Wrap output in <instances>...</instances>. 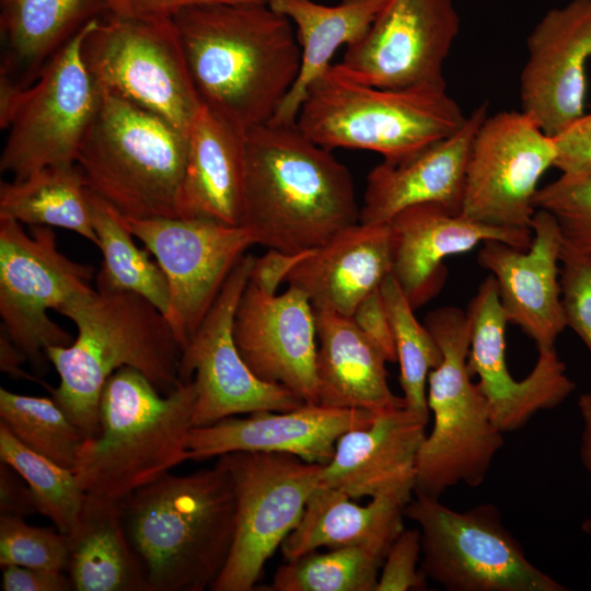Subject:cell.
Returning a JSON list of instances; mask_svg holds the SVG:
<instances>
[{"label":"cell","mask_w":591,"mask_h":591,"mask_svg":"<svg viewBox=\"0 0 591 591\" xmlns=\"http://www.w3.org/2000/svg\"><path fill=\"white\" fill-rule=\"evenodd\" d=\"M173 22L201 104L242 135L270 121L300 71L291 21L268 2H216Z\"/></svg>","instance_id":"1"},{"label":"cell","mask_w":591,"mask_h":591,"mask_svg":"<svg viewBox=\"0 0 591 591\" xmlns=\"http://www.w3.org/2000/svg\"><path fill=\"white\" fill-rule=\"evenodd\" d=\"M244 205L241 225L256 244L301 254L359 222L349 170L297 123L268 121L243 134Z\"/></svg>","instance_id":"2"},{"label":"cell","mask_w":591,"mask_h":591,"mask_svg":"<svg viewBox=\"0 0 591 591\" xmlns=\"http://www.w3.org/2000/svg\"><path fill=\"white\" fill-rule=\"evenodd\" d=\"M57 312L76 325L78 335L68 346L46 348L60 378L49 392L85 439L100 431L101 393L118 369H137L164 394L181 383L182 349L165 316L143 297L92 289Z\"/></svg>","instance_id":"3"},{"label":"cell","mask_w":591,"mask_h":591,"mask_svg":"<svg viewBox=\"0 0 591 591\" xmlns=\"http://www.w3.org/2000/svg\"><path fill=\"white\" fill-rule=\"evenodd\" d=\"M142 559L148 591H202L222 571L233 542L235 498L227 467L170 472L119 500Z\"/></svg>","instance_id":"4"},{"label":"cell","mask_w":591,"mask_h":591,"mask_svg":"<svg viewBox=\"0 0 591 591\" xmlns=\"http://www.w3.org/2000/svg\"><path fill=\"white\" fill-rule=\"evenodd\" d=\"M196 398L193 380L164 394L135 368L115 371L101 393L100 431L78 452L80 487L119 501L187 461Z\"/></svg>","instance_id":"5"},{"label":"cell","mask_w":591,"mask_h":591,"mask_svg":"<svg viewBox=\"0 0 591 591\" xmlns=\"http://www.w3.org/2000/svg\"><path fill=\"white\" fill-rule=\"evenodd\" d=\"M466 118L447 88L382 89L331 65L308 88L296 123L328 150H369L396 160L454 134Z\"/></svg>","instance_id":"6"},{"label":"cell","mask_w":591,"mask_h":591,"mask_svg":"<svg viewBox=\"0 0 591 591\" xmlns=\"http://www.w3.org/2000/svg\"><path fill=\"white\" fill-rule=\"evenodd\" d=\"M187 134L102 91L76 164L88 188L130 219L178 218Z\"/></svg>","instance_id":"7"},{"label":"cell","mask_w":591,"mask_h":591,"mask_svg":"<svg viewBox=\"0 0 591 591\" xmlns=\"http://www.w3.org/2000/svg\"><path fill=\"white\" fill-rule=\"evenodd\" d=\"M424 324L437 340L442 359L428 375L427 403L433 424L419 450L415 495L439 498L457 484L479 486L503 445V433L467 369V312L442 306L430 311Z\"/></svg>","instance_id":"8"},{"label":"cell","mask_w":591,"mask_h":591,"mask_svg":"<svg viewBox=\"0 0 591 591\" xmlns=\"http://www.w3.org/2000/svg\"><path fill=\"white\" fill-rule=\"evenodd\" d=\"M405 508L421 535L420 570L448 591H567L534 566L499 510L460 512L439 498L415 495Z\"/></svg>","instance_id":"9"},{"label":"cell","mask_w":591,"mask_h":591,"mask_svg":"<svg viewBox=\"0 0 591 591\" xmlns=\"http://www.w3.org/2000/svg\"><path fill=\"white\" fill-rule=\"evenodd\" d=\"M102 91L149 111L188 135L202 104L173 20H96L82 45Z\"/></svg>","instance_id":"10"},{"label":"cell","mask_w":591,"mask_h":591,"mask_svg":"<svg viewBox=\"0 0 591 591\" xmlns=\"http://www.w3.org/2000/svg\"><path fill=\"white\" fill-rule=\"evenodd\" d=\"M235 498L234 536L213 591H251L265 563L298 525L320 486L323 465L273 452H231L219 456Z\"/></svg>","instance_id":"11"},{"label":"cell","mask_w":591,"mask_h":591,"mask_svg":"<svg viewBox=\"0 0 591 591\" xmlns=\"http://www.w3.org/2000/svg\"><path fill=\"white\" fill-rule=\"evenodd\" d=\"M93 273L61 253L51 227L34 225L28 234L19 221L0 218L1 328L37 373L49 362L46 348L72 343L48 311L91 291Z\"/></svg>","instance_id":"12"},{"label":"cell","mask_w":591,"mask_h":591,"mask_svg":"<svg viewBox=\"0 0 591 591\" xmlns=\"http://www.w3.org/2000/svg\"><path fill=\"white\" fill-rule=\"evenodd\" d=\"M95 21L63 45L21 91L5 126L2 173L21 179L46 166L76 164L102 100L82 55Z\"/></svg>","instance_id":"13"},{"label":"cell","mask_w":591,"mask_h":591,"mask_svg":"<svg viewBox=\"0 0 591 591\" xmlns=\"http://www.w3.org/2000/svg\"><path fill=\"white\" fill-rule=\"evenodd\" d=\"M556 153L554 137L522 111L487 115L470 151L461 215L495 228L531 230L537 184Z\"/></svg>","instance_id":"14"},{"label":"cell","mask_w":591,"mask_h":591,"mask_svg":"<svg viewBox=\"0 0 591 591\" xmlns=\"http://www.w3.org/2000/svg\"><path fill=\"white\" fill-rule=\"evenodd\" d=\"M123 218L166 277L170 305L165 318L183 350L237 262L256 244L254 233L244 225L209 219Z\"/></svg>","instance_id":"15"},{"label":"cell","mask_w":591,"mask_h":591,"mask_svg":"<svg viewBox=\"0 0 591 591\" xmlns=\"http://www.w3.org/2000/svg\"><path fill=\"white\" fill-rule=\"evenodd\" d=\"M255 257L244 254L215 303L182 350L179 380L196 387L194 427L260 410L283 412L303 402L290 390L258 379L246 366L233 336L239 300L251 279Z\"/></svg>","instance_id":"16"},{"label":"cell","mask_w":591,"mask_h":591,"mask_svg":"<svg viewBox=\"0 0 591 591\" xmlns=\"http://www.w3.org/2000/svg\"><path fill=\"white\" fill-rule=\"evenodd\" d=\"M459 31L453 0H387L336 65L376 88H447L443 66Z\"/></svg>","instance_id":"17"},{"label":"cell","mask_w":591,"mask_h":591,"mask_svg":"<svg viewBox=\"0 0 591 591\" xmlns=\"http://www.w3.org/2000/svg\"><path fill=\"white\" fill-rule=\"evenodd\" d=\"M466 312L471 322L467 369L478 378L491 419L502 433L521 429L535 414L557 407L575 391L555 347L538 350L523 380L511 375L506 360L508 320L491 275L479 285Z\"/></svg>","instance_id":"18"},{"label":"cell","mask_w":591,"mask_h":591,"mask_svg":"<svg viewBox=\"0 0 591 591\" xmlns=\"http://www.w3.org/2000/svg\"><path fill=\"white\" fill-rule=\"evenodd\" d=\"M233 336L258 379L317 404L315 313L301 290L288 286L281 294H268L250 279L235 310Z\"/></svg>","instance_id":"19"},{"label":"cell","mask_w":591,"mask_h":591,"mask_svg":"<svg viewBox=\"0 0 591 591\" xmlns=\"http://www.w3.org/2000/svg\"><path fill=\"white\" fill-rule=\"evenodd\" d=\"M526 47L521 111L553 137L584 113L591 0H571L548 10L528 36Z\"/></svg>","instance_id":"20"},{"label":"cell","mask_w":591,"mask_h":591,"mask_svg":"<svg viewBox=\"0 0 591 591\" xmlns=\"http://www.w3.org/2000/svg\"><path fill=\"white\" fill-rule=\"evenodd\" d=\"M375 413L303 403L283 412L260 410L247 417L231 416L193 427L187 460L201 461L231 452H273L325 465L338 439L347 431L368 426Z\"/></svg>","instance_id":"21"},{"label":"cell","mask_w":591,"mask_h":591,"mask_svg":"<svg viewBox=\"0 0 591 591\" xmlns=\"http://www.w3.org/2000/svg\"><path fill=\"white\" fill-rule=\"evenodd\" d=\"M531 230L528 250L486 241L477 260L496 280L508 323L518 325L540 350L553 348L567 327L558 265L563 237L554 216L542 209H536Z\"/></svg>","instance_id":"22"},{"label":"cell","mask_w":591,"mask_h":591,"mask_svg":"<svg viewBox=\"0 0 591 591\" xmlns=\"http://www.w3.org/2000/svg\"><path fill=\"white\" fill-rule=\"evenodd\" d=\"M392 275L414 310L430 301L442 288L443 260L479 243L500 241L528 250L532 230L490 227L438 204L408 207L390 222Z\"/></svg>","instance_id":"23"},{"label":"cell","mask_w":591,"mask_h":591,"mask_svg":"<svg viewBox=\"0 0 591 591\" xmlns=\"http://www.w3.org/2000/svg\"><path fill=\"white\" fill-rule=\"evenodd\" d=\"M427 425L405 407L376 412L368 426L338 439L320 486L351 499L394 496L410 501Z\"/></svg>","instance_id":"24"},{"label":"cell","mask_w":591,"mask_h":591,"mask_svg":"<svg viewBox=\"0 0 591 591\" xmlns=\"http://www.w3.org/2000/svg\"><path fill=\"white\" fill-rule=\"evenodd\" d=\"M482 104L454 134L396 160H385L367 177L359 222L385 224L402 210L438 204L461 213L470 151L487 116Z\"/></svg>","instance_id":"25"},{"label":"cell","mask_w":591,"mask_h":591,"mask_svg":"<svg viewBox=\"0 0 591 591\" xmlns=\"http://www.w3.org/2000/svg\"><path fill=\"white\" fill-rule=\"evenodd\" d=\"M392 274L389 223L347 227L299 254L285 278L314 310L351 316L358 304Z\"/></svg>","instance_id":"26"},{"label":"cell","mask_w":591,"mask_h":591,"mask_svg":"<svg viewBox=\"0 0 591 591\" xmlns=\"http://www.w3.org/2000/svg\"><path fill=\"white\" fill-rule=\"evenodd\" d=\"M187 138L178 218L241 225L245 177L243 135L202 105Z\"/></svg>","instance_id":"27"},{"label":"cell","mask_w":591,"mask_h":591,"mask_svg":"<svg viewBox=\"0 0 591 591\" xmlns=\"http://www.w3.org/2000/svg\"><path fill=\"white\" fill-rule=\"evenodd\" d=\"M314 313L317 404L372 413L405 407L404 398L390 389L387 361L351 317Z\"/></svg>","instance_id":"28"},{"label":"cell","mask_w":591,"mask_h":591,"mask_svg":"<svg viewBox=\"0 0 591 591\" xmlns=\"http://www.w3.org/2000/svg\"><path fill=\"white\" fill-rule=\"evenodd\" d=\"M408 502L383 496L361 506L341 491L318 486L309 498L300 522L282 542V555L291 560L322 547H357L384 559L404 530Z\"/></svg>","instance_id":"29"},{"label":"cell","mask_w":591,"mask_h":591,"mask_svg":"<svg viewBox=\"0 0 591 591\" xmlns=\"http://www.w3.org/2000/svg\"><path fill=\"white\" fill-rule=\"evenodd\" d=\"M105 15L104 0H0V73L27 88L80 30Z\"/></svg>","instance_id":"30"},{"label":"cell","mask_w":591,"mask_h":591,"mask_svg":"<svg viewBox=\"0 0 591 591\" xmlns=\"http://www.w3.org/2000/svg\"><path fill=\"white\" fill-rule=\"evenodd\" d=\"M386 1L341 0L325 5L313 0H268L291 21L301 48L298 78L270 121L296 123L308 88L331 67L338 48H347L367 34Z\"/></svg>","instance_id":"31"},{"label":"cell","mask_w":591,"mask_h":591,"mask_svg":"<svg viewBox=\"0 0 591 591\" xmlns=\"http://www.w3.org/2000/svg\"><path fill=\"white\" fill-rule=\"evenodd\" d=\"M69 537L74 590L148 591L147 569L127 535L118 500L85 493Z\"/></svg>","instance_id":"32"},{"label":"cell","mask_w":591,"mask_h":591,"mask_svg":"<svg viewBox=\"0 0 591 591\" xmlns=\"http://www.w3.org/2000/svg\"><path fill=\"white\" fill-rule=\"evenodd\" d=\"M0 218L31 227L67 229L97 243L88 185L77 164L53 165L21 179L0 183Z\"/></svg>","instance_id":"33"},{"label":"cell","mask_w":591,"mask_h":591,"mask_svg":"<svg viewBox=\"0 0 591 591\" xmlns=\"http://www.w3.org/2000/svg\"><path fill=\"white\" fill-rule=\"evenodd\" d=\"M96 246L103 257L96 276V289L137 293L151 302L165 316L170 292L166 277L147 251L140 250L123 216L88 188Z\"/></svg>","instance_id":"34"},{"label":"cell","mask_w":591,"mask_h":591,"mask_svg":"<svg viewBox=\"0 0 591 591\" xmlns=\"http://www.w3.org/2000/svg\"><path fill=\"white\" fill-rule=\"evenodd\" d=\"M380 292L393 331L405 408L429 421L428 375L441 362L442 351L425 324L415 317V310L392 274L382 282Z\"/></svg>","instance_id":"35"},{"label":"cell","mask_w":591,"mask_h":591,"mask_svg":"<svg viewBox=\"0 0 591 591\" xmlns=\"http://www.w3.org/2000/svg\"><path fill=\"white\" fill-rule=\"evenodd\" d=\"M0 460L25 480L37 512L49 519L58 531L69 534L79 520L85 498L73 470L28 449L2 422Z\"/></svg>","instance_id":"36"},{"label":"cell","mask_w":591,"mask_h":591,"mask_svg":"<svg viewBox=\"0 0 591 591\" xmlns=\"http://www.w3.org/2000/svg\"><path fill=\"white\" fill-rule=\"evenodd\" d=\"M0 422L28 449L73 470L84 436L53 398L0 389Z\"/></svg>","instance_id":"37"},{"label":"cell","mask_w":591,"mask_h":591,"mask_svg":"<svg viewBox=\"0 0 591 591\" xmlns=\"http://www.w3.org/2000/svg\"><path fill=\"white\" fill-rule=\"evenodd\" d=\"M383 559L357 547L309 552L286 560L269 591H375Z\"/></svg>","instance_id":"38"},{"label":"cell","mask_w":591,"mask_h":591,"mask_svg":"<svg viewBox=\"0 0 591 591\" xmlns=\"http://www.w3.org/2000/svg\"><path fill=\"white\" fill-rule=\"evenodd\" d=\"M70 560L69 534L33 526L24 518L0 517V565L66 571Z\"/></svg>","instance_id":"39"},{"label":"cell","mask_w":591,"mask_h":591,"mask_svg":"<svg viewBox=\"0 0 591 591\" xmlns=\"http://www.w3.org/2000/svg\"><path fill=\"white\" fill-rule=\"evenodd\" d=\"M534 206L554 216L564 246L591 257V176L558 177L538 188Z\"/></svg>","instance_id":"40"},{"label":"cell","mask_w":591,"mask_h":591,"mask_svg":"<svg viewBox=\"0 0 591 591\" xmlns=\"http://www.w3.org/2000/svg\"><path fill=\"white\" fill-rule=\"evenodd\" d=\"M561 305L570 327L591 354V257L563 244L560 256Z\"/></svg>","instance_id":"41"},{"label":"cell","mask_w":591,"mask_h":591,"mask_svg":"<svg viewBox=\"0 0 591 591\" xmlns=\"http://www.w3.org/2000/svg\"><path fill=\"white\" fill-rule=\"evenodd\" d=\"M420 556L419 529H404L384 556L375 591L426 590L427 578L418 567Z\"/></svg>","instance_id":"42"},{"label":"cell","mask_w":591,"mask_h":591,"mask_svg":"<svg viewBox=\"0 0 591 591\" xmlns=\"http://www.w3.org/2000/svg\"><path fill=\"white\" fill-rule=\"evenodd\" d=\"M556 144L554 167L566 178L591 176V112L583 113L553 136Z\"/></svg>","instance_id":"43"},{"label":"cell","mask_w":591,"mask_h":591,"mask_svg":"<svg viewBox=\"0 0 591 591\" xmlns=\"http://www.w3.org/2000/svg\"><path fill=\"white\" fill-rule=\"evenodd\" d=\"M106 15L130 20H173L182 11L216 2H268V0H104Z\"/></svg>","instance_id":"44"},{"label":"cell","mask_w":591,"mask_h":591,"mask_svg":"<svg viewBox=\"0 0 591 591\" xmlns=\"http://www.w3.org/2000/svg\"><path fill=\"white\" fill-rule=\"evenodd\" d=\"M350 317L387 362L397 361L393 331L380 289L364 298Z\"/></svg>","instance_id":"45"},{"label":"cell","mask_w":591,"mask_h":591,"mask_svg":"<svg viewBox=\"0 0 591 591\" xmlns=\"http://www.w3.org/2000/svg\"><path fill=\"white\" fill-rule=\"evenodd\" d=\"M2 568V589L4 591H68L72 581L65 571L7 565Z\"/></svg>","instance_id":"46"},{"label":"cell","mask_w":591,"mask_h":591,"mask_svg":"<svg viewBox=\"0 0 591 591\" xmlns=\"http://www.w3.org/2000/svg\"><path fill=\"white\" fill-rule=\"evenodd\" d=\"M0 511L25 518L37 512L32 491L25 480L9 464H0Z\"/></svg>","instance_id":"47"},{"label":"cell","mask_w":591,"mask_h":591,"mask_svg":"<svg viewBox=\"0 0 591 591\" xmlns=\"http://www.w3.org/2000/svg\"><path fill=\"white\" fill-rule=\"evenodd\" d=\"M298 256L299 254L293 255L268 250L263 256L255 257L251 281L266 293L276 294L279 285L285 282V278Z\"/></svg>","instance_id":"48"},{"label":"cell","mask_w":591,"mask_h":591,"mask_svg":"<svg viewBox=\"0 0 591 591\" xmlns=\"http://www.w3.org/2000/svg\"><path fill=\"white\" fill-rule=\"evenodd\" d=\"M27 361L25 355L14 345L8 334L1 328L0 332V368L1 371L12 379H26L42 383L22 369V363Z\"/></svg>","instance_id":"49"},{"label":"cell","mask_w":591,"mask_h":591,"mask_svg":"<svg viewBox=\"0 0 591 591\" xmlns=\"http://www.w3.org/2000/svg\"><path fill=\"white\" fill-rule=\"evenodd\" d=\"M578 408L582 420L580 459L591 476V392L579 396Z\"/></svg>","instance_id":"50"},{"label":"cell","mask_w":591,"mask_h":591,"mask_svg":"<svg viewBox=\"0 0 591 591\" xmlns=\"http://www.w3.org/2000/svg\"><path fill=\"white\" fill-rule=\"evenodd\" d=\"M581 529L586 534L591 535V518H588L582 522Z\"/></svg>","instance_id":"51"},{"label":"cell","mask_w":591,"mask_h":591,"mask_svg":"<svg viewBox=\"0 0 591 591\" xmlns=\"http://www.w3.org/2000/svg\"><path fill=\"white\" fill-rule=\"evenodd\" d=\"M591 67V66H590Z\"/></svg>","instance_id":"52"}]
</instances>
